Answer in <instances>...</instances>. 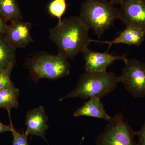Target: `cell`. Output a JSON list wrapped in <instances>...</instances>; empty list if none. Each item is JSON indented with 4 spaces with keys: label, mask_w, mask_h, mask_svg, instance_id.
<instances>
[{
    "label": "cell",
    "mask_w": 145,
    "mask_h": 145,
    "mask_svg": "<svg viewBox=\"0 0 145 145\" xmlns=\"http://www.w3.org/2000/svg\"><path fill=\"white\" fill-rule=\"evenodd\" d=\"M119 82L133 97L145 96V63L132 58L128 60L119 76Z\"/></svg>",
    "instance_id": "8992f818"
},
{
    "label": "cell",
    "mask_w": 145,
    "mask_h": 145,
    "mask_svg": "<svg viewBox=\"0 0 145 145\" xmlns=\"http://www.w3.org/2000/svg\"><path fill=\"white\" fill-rule=\"evenodd\" d=\"M67 60L59 54L41 52L27 59L26 65L32 80H56L70 73L71 66Z\"/></svg>",
    "instance_id": "277c9868"
},
{
    "label": "cell",
    "mask_w": 145,
    "mask_h": 145,
    "mask_svg": "<svg viewBox=\"0 0 145 145\" xmlns=\"http://www.w3.org/2000/svg\"><path fill=\"white\" fill-rule=\"evenodd\" d=\"M31 26L30 23L22 20L10 22L4 34L7 41L15 49L25 48L34 41L31 34Z\"/></svg>",
    "instance_id": "9c48e42d"
},
{
    "label": "cell",
    "mask_w": 145,
    "mask_h": 145,
    "mask_svg": "<svg viewBox=\"0 0 145 145\" xmlns=\"http://www.w3.org/2000/svg\"><path fill=\"white\" fill-rule=\"evenodd\" d=\"M10 131L11 127L10 125H7L0 122V134L7 131Z\"/></svg>",
    "instance_id": "44dd1931"
},
{
    "label": "cell",
    "mask_w": 145,
    "mask_h": 145,
    "mask_svg": "<svg viewBox=\"0 0 145 145\" xmlns=\"http://www.w3.org/2000/svg\"><path fill=\"white\" fill-rule=\"evenodd\" d=\"M8 25L7 22L0 16V33L4 34Z\"/></svg>",
    "instance_id": "ffe728a7"
},
{
    "label": "cell",
    "mask_w": 145,
    "mask_h": 145,
    "mask_svg": "<svg viewBox=\"0 0 145 145\" xmlns=\"http://www.w3.org/2000/svg\"><path fill=\"white\" fill-rule=\"evenodd\" d=\"M0 16L7 22L21 20L23 18L18 0H0Z\"/></svg>",
    "instance_id": "5bb4252c"
},
{
    "label": "cell",
    "mask_w": 145,
    "mask_h": 145,
    "mask_svg": "<svg viewBox=\"0 0 145 145\" xmlns=\"http://www.w3.org/2000/svg\"><path fill=\"white\" fill-rule=\"evenodd\" d=\"M145 39V31L140 29L133 27H126L119 33V35L110 41H101L95 40L94 42L107 44L109 46L113 44H123L128 45L140 46L142 44Z\"/></svg>",
    "instance_id": "7c38bea8"
},
{
    "label": "cell",
    "mask_w": 145,
    "mask_h": 145,
    "mask_svg": "<svg viewBox=\"0 0 145 145\" xmlns=\"http://www.w3.org/2000/svg\"><path fill=\"white\" fill-rule=\"evenodd\" d=\"M16 49L7 41L4 34L0 33V70L16 63Z\"/></svg>",
    "instance_id": "9a60e30c"
},
{
    "label": "cell",
    "mask_w": 145,
    "mask_h": 145,
    "mask_svg": "<svg viewBox=\"0 0 145 145\" xmlns=\"http://www.w3.org/2000/svg\"><path fill=\"white\" fill-rule=\"evenodd\" d=\"M89 29L80 16H71L50 29L49 38L57 46L58 54L72 60L94 42L89 36Z\"/></svg>",
    "instance_id": "6da1fadb"
},
{
    "label": "cell",
    "mask_w": 145,
    "mask_h": 145,
    "mask_svg": "<svg viewBox=\"0 0 145 145\" xmlns=\"http://www.w3.org/2000/svg\"><path fill=\"white\" fill-rule=\"evenodd\" d=\"M20 94V90L12 81L0 90V108L7 110L10 120L11 110L19 107L18 98Z\"/></svg>",
    "instance_id": "4fadbf2b"
},
{
    "label": "cell",
    "mask_w": 145,
    "mask_h": 145,
    "mask_svg": "<svg viewBox=\"0 0 145 145\" xmlns=\"http://www.w3.org/2000/svg\"><path fill=\"white\" fill-rule=\"evenodd\" d=\"M11 131L13 136L12 145H29L28 142V136L25 132L21 133L17 131L12 123L11 120H10Z\"/></svg>",
    "instance_id": "e0dca14e"
},
{
    "label": "cell",
    "mask_w": 145,
    "mask_h": 145,
    "mask_svg": "<svg viewBox=\"0 0 145 145\" xmlns=\"http://www.w3.org/2000/svg\"><path fill=\"white\" fill-rule=\"evenodd\" d=\"M85 61L86 72H103L106 71L107 68L115 61L121 60L125 63L128 59L127 54L114 55L106 52H95L88 48L82 53Z\"/></svg>",
    "instance_id": "ba28073f"
},
{
    "label": "cell",
    "mask_w": 145,
    "mask_h": 145,
    "mask_svg": "<svg viewBox=\"0 0 145 145\" xmlns=\"http://www.w3.org/2000/svg\"><path fill=\"white\" fill-rule=\"evenodd\" d=\"M48 120V117L42 106L29 110L26 114L25 133L31 136L36 135L41 137L47 142L45 133L49 129V126L47 124Z\"/></svg>",
    "instance_id": "30bf717a"
},
{
    "label": "cell",
    "mask_w": 145,
    "mask_h": 145,
    "mask_svg": "<svg viewBox=\"0 0 145 145\" xmlns=\"http://www.w3.org/2000/svg\"><path fill=\"white\" fill-rule=\"evenodd\" d=\"M109 1L111 2L112 3L115 4H121L123 0H108Z\"/></svg>",
    "instance_id": "7402d4cb"
},
{
    "label": "cell",
    "mask_w": 145,
    "mask_h": 145,
    "mask_svg": "<svg viewBox=\"0 0 145 145\" xmlns=\"http://www.w3.org/2000/svg\"><path fill=\"white\" fill-rule=\"evenodd\" d=\"M119 82V76L114 72L85 71L81 75L75 88L60 101L69 98L86 100L97 97L101 99L113 92Z\"/></svg>",
    "instance_id": "7a4b0ae2"
},
{
    "label": "cell",
    "mask_w": 145,
    "mask_h": 145,
    "mask_svg": "<svg viewBox=\"0 0 145 145\" xmlns=\"http://www.w3.org/2000/svg\"><path fill=\"white\" fill-rule=\"evenodd\" d=\"M120 5L119 19L126 27L145 31V0H123Z\"/></svg>",
    "instance_id": "52a82bcc"
},
{
    "label": "cell",
    "mask_w": 145,
    "mask_h": 145,
    "mask_svg": "<svg viewBox=\"0 0 145 145\" xmlns=\"http://www.w3.org/2000/svg\"><path fill=\"white\" fill-rule=\"evenodd\" d=\"M66 0H53L48 6V11L51 16L57 18L59 23L62 21V18L66 10Z\"/></svg>",
    "instance_id": "2e32d148"
},
{
    "label": "cell",
    "mask_w": 145,
    "mask_h": 145,
    "mask_svg": "<svg viewBox=\"0 0 145 145\" xmlns=\"http://www.w3.org/2000/svg\"><path fill=\"white\" fill-rule=\"evenodd\" d=\"M15 64H11L7 67L0 70V90L11 82V72Z\"/></svg>",
    "instance_id": "ac0fdd59"
},
{
    "label": "cell",
    "mask_w": 145,
    "mask_h": 145,
    "mask_svg": "<svg viewBox=\"0 0 145 145\" xmlns=\"http://www.w3.org/2000/svg\"><path fill=\"white\" fill-rule=\"evenodd\" d=\"M108 0H86L81 5L83 22L99 38L119 19V9Z\"/></svg>",
    "instance_id": "3957f363"
},
{
    "label": "cell",
    "mask_w": 145,
    "mask_h": 145,
    "mask_svg": "<svg viewBox=\"0 0 145 145\" xmlns=\"http://www.w3.org/2000/svg\"><path fill=\"white\" fill-rule=\"evenodd\" d=\"M137 133L125 121L123 114H117L96 138V145H137L134 140Z\"/></svg>",
    "instance_id": "5b68a950"
},
{
    "label": "cell",
    "mask_w": 145,
    "mask_h": 145,
    "mask_svg": "<svg viewBox=\"0 0 145 145\" xmlns=\"http://www.w3.org/2000/svg\"><path fill=\"white\" fill-rule=\"evenodd\" d=\"M137 135L138 137L137 145H145V122Z\"/></svg>",
    "instance_id": "d6986e66"
},
{
    "label": "cell",
    "mask_w": 145,
    "mask_h": 145,
    "mask_svg": "<svg viewBox=\"0 0 145 145\" xmlns=\"http://www.w3.org/2000/svg\"><path fill=\"white\" fill-rule=\"evenodd\" d=\"M101 99L97 97L89 98L82 106L73 112V116L76 117L82 116L94 117L108 121L111 117L107 113Z\"/></svg>",
    "instance_id": "8fae6325"
},
{
    "label": "cell",
    "mask_w": 145,
    "mask_h": 145,
    "mask_svg": "<svg viewBox=\"0 0 145 145\" xmlns=\"http://www.w3.org/2000/svg\"><path fill=\"white\" fill-rule=\"evenodd\" d=\"M84 139L85 137H83L82 138V140H81V142L80 143V145H82V143L83 142H84Z\"/></svg>",
    "instance_id": "603a6c76"
}]
</instances>
